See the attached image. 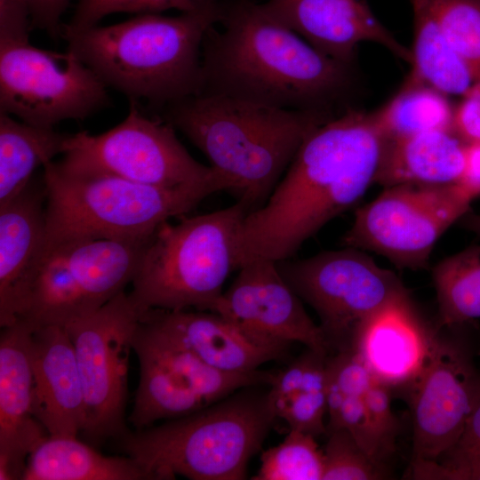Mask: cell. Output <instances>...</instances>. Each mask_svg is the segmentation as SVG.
Segmentation results:
<instances>
[{
  "mask_svg": "<svg viewBox=\"0 0 480 480\" xmlns=\"http://www.w3.org/2000/svg\"><path fill=\"white\" fill-rule=\"evenodd\" d=\"M146 240L81 239L45 247L21 316L32 329L89 315L132 284Z\"/></svg>",
  "mask_w": 480,
  "mask_h": 480,
  "instance_id": "ba28073f",
  "label": "cell"
},
{
  "mask_svg": "<svg viewBox=\"0 0 480 480\" xmlns=\"http://www.w3.org/2000/svg\"><path fill=\"white\" fill-rule=\"evenodd\" d=\"M363 400L384 457L394 450L398 428L397 419L391 407L389 387L376 380L364 394Z\"/></svg>",
  "mask_w": 480,
  "mask_h": 480,
  "instance_id": "d590c367",
  "label": "cell"
},
{
  "mask_svg": "<svg viewBox=\"0 0 480 480\" xmlns=\"http://www.w3.org/2000/svg\"><path fill=\"white\" fill-rule=\"evenodd\" d=\"M29 0H0V44L28 41Z\"/></svg>",
  "mask_w": 480,
  "mask_h": 480,
  "instance_id": "74e56055",
  "label": "cell"
},
{
  "mask_svg": "<svg viewBox=\"0 0 480 480\" xmlns=\"http://www.w3.org/2000/svg\"><path fill=\"white\" fill-rule=\"evenodd\" d=\"M33 412L49 436H77L85 422L84 396L72 340L64 326L32 329Z\"/></svg>",
  "mask_w": 480,
  "mask_h": 480,
  "instance_id": "44dd1931",
  "label": "cell"
},
{
  "mask_svg": "<svg viewBox=\"0 0 480 480\" xmlns=\"http://www.w3.org/2000/svg\"><path fill=\"white\" fill-rule=\"evenodd\" d=\"M460 222L463 228L480 236V213L469 211L460 219Z\"/></svg>",
  "mask_w": 480,
  "mask_h": 480,
  "instance_id": "7bdbcfd3",
  "label": "cell"
},
{
  "mask_svg": "<svg viewBox=\"0 0 480 480\" xmlns=\"http://www.w3.org/2000/svg\"><path fill=\"white\" fill-rule=\"evenodd\" d=\"M386 142L374 112L348 109L313 131L266 203L243 219L237 269L256 258H292L351 208L375 182Z\"/></svg>",
  "mask_w": 480,
  "mask_h": 480,
  "instance_id": "6da1fadb",
  "label": "cell"
},
{
  "mask_svg": "<svg viewBox=\"0 0 480 480\" xmlns=\"http://www.w3.org/2000/svg\"><path fill=\"white\" fill-rule=\"evenodd\" d=\"M452 132L464 142H480V84L474 83L453 110Z\"/></svg>",
  "mask_w": 480,
  "mask_h": 480,
  "instance_id": "f35d334b",
  "label": "cell"
},
{
  "mask_svg": "<svg viewBox=\"0 0 480 480\" xmlns=\"http://www.w3.org/2000/svg\"><path fill=\"white\" fill-rule=\"evenodd\" d=\"M160 113L204 154L249 212L266 203L307 137L335 116L208 93L171 103Z\"/></svg>",
  "mask_w": 480,
  "mask_h": 480,
  "instance_id": "277c9868",
  "label": "cell"
},
{
  "mask_svg": "<svg viewBox=\"0 0 480 480\" xmlns=\"http://www.w3.org/2000/svg\"><path fill=\"white\" fill-rule=\"evenodd\" d=\"M70 0H29L31 26L46 33L53 39L61 36V18Z\"/></svg>",
  "mask_w": 480,
  "mask_h": 480,
  "instance_id": "ab89813d",
  "label": "cell"
},
{
  "mask_svg": "<svg viewBox=\"0 0 480 480\" xmlns=\"http://www.w3.org/2000/svg\"><path fill=\"white\" fill-rule=\"evenodd\" d=\"M239 202L222 210L163 223L143 252L129 292L143 309L213 312L236 265Z\"/></svg>",
  "mask_w": 480,
  "mask_h": 480,
  "instance_id": "52a82bcc",
  "label": "cell"
},
{
  "mask_svg": "<svg viewBox=\"0 0 480 480\" xmlns=\"http://www.w3.org/2000/svg\"><path fill=\"white\" fill-rule=\"evenodd\" d=\"M374 114L387 140L452 131L453 110L446 95L423 84L404 83Z\"/></svg>",
  "mask_w": 480,
  "mask_h": 480,
  "instance_id": "f1b7e54d",
  "label": "cell"
},
{
  "mask_svg": "<svg viewBox=\"0 0 480 480\" xmlns=\"http://www.w3.org/2000/svg\"><path fill=\"white\" fill-rule=\"evenodd\" d=\"M148 479L132 458L106 456L77 436H47L29 453L22 480Z\"/></svg>",
  "mask_w": 480,
  "mask_h": 480,
  "instance_id": "d4e9b609",
  "label": "cell"
},
{
  "mask_svg": "<svg viewBox=\"0 0 480 480\" xmlns=\"http://www.w3.org/2000/svg\"><path fill=\"white\" fill-rule=\"evenodd\" d=\"M435 339L407 294L388 302L365 320L351 348L375 380L390 388L414 382L427 364Z\"/></svg>",
  "mask_w": 480,
  "mask_h": 480,
  "instance_id": "7402d4cb",
  "label": "cell"
},
{
  "mask_svg": "<svg viewBox=\"0 0 480 480\" xmlns=\"http://www.w3.org/2000/svg\"><path fill=\"white\" fill-rule=\"evenodd\" d=\"M326 354L308 350L274 372L268 400L290 429L315 437L326 435Z\"/></svg>",
  "mask_w": 480,
  "mask_h": 480,
  "instance_id": "cb8c5ba5",
  "label": "cell"
},
{
  "mask_svg": "<svg viewBox=\"0 0 480 480\" xmlns=\"http://www.w3.org/2000/svg\"><path fill=\"white\" fill-rule=\"evenodd\" d=\"M326 370L345 396L363 397L376 381L372 372L352 348L328 355Z\"/></svg>",
  "mask_w": 480,
  "mask_h": 480,
  "instance_id": "e575fe53",
  "label": "cell"
},
{
  "mask_svg": "<svg viewBox=\"0 0 480 480\" xmlns=\"http://www.w3.org/2000/svg\"><path fill=\"white\" fill-rule=\"evenodd\" d=\"M46 192L43 177L0 207V325L24 309L46 245Z\"/></svg>",
  "mask_w": 480,
  "mask_h": 480,
  "instance_id": "ffe728a7",
  "label": "cell"
},
{
  "mask_svg": "<svg viewBox=\"0 0 480 480\" xmlns=\"http://www.w3.org/2000/svg\"><path fill=\"white\" fill-rule=\"evenodd\" d=\"M238 271L213 312L262 343L290 346L300 342L307 348L330 354L323 331L309 317L276 261L252 259Z\"/></svg>",
  "mask_w": 480,
  "mask_h": 480,
  "instance_id": "9a60e30c",
  "label": "cell"
},
{
  "mask_svg": "<svg viewBox=\"0 0 480 480\" xmlns=\"http://www.w3.org/2000/svg\"><path fill=\"white\" fill-rule=\"evenodd\" d=\"M132 348L140 377L129 420L136 429L193 413L244 387L269 386L274 376V372L260 370L226 372L211 367L141 318Z\"/></svg>",
  "mask_w": 480,
  "mask_h": 480,
  "instance_id": "5bb4252c",
  "label": "cell"
},
{
  "mask_svg": "<svg viewBox=\"0 0 480 480\" xmlns=\"http://www.w3.org/2000/svg\"><path fill=\"white\" fill-rule=\"evenodd\" d=\"M347 429L361 448L382 463L383 455L363 397L345 396L340 415V428Z\"/></svg>",
  "mask_w": 480,
  "mask_h": 480,
  "instance_id": "8d00e7d4",
  "label": "cell"
},
{
  "mask_svg": "<svg viewBox=\"0 0 480 480\" xmlns=\"http://www.w3.org/2000/svg\"><path fill=\"white\" fill-rule=\"evenodd\" d=\"M32 328L18 320L0 336V480L22 479L32 450L48 435L33 412Z\"/></svg>",
  "mask_w": 480,
  "mask_h": 480,
  "instance_id": "ac0fdd59",
  "label": "cell"
},
{
  "mask_svg": "<svg viewBox=\"0 0 480 480\" xmlns=\"http://www.w3.org/2000/svg\"><path fill=\"white\" fill-rule=\"evenodd\" d=\"M412 384V460H436L460 441L480 376L463 348L436 338Z\"/></svg>",
  "mask_w": 480,
  "mask_h": 480,
  "instance_id": "2e32d148",
  "label": "cell"
},
{
  "mask_svg": "<svg viewBox=\"0 0 480 480\" xmlns=\"http://www.w3.org/2000/svg\"><path fill=\"white\" fill-rule=\"evenodd\" d=\"M432 276L438 327H470L480 337V244L443 260Z\"/></svg>",
  "mask_w": 480,
  "mask_h": 480,
  "instance_id": "83f0119b",
  "label": "cell"
},
{
  "mask_svg": "<svg viewBox=\"0 0 480 480\" xmlns=\"http://www.w3.org/2000/svg\"><path fill=\"white\" fill-rule=\"evenodd\" d=\"M322 449L324 469L322 480H377L386 476L382 463L370 457L345 428L326 434Z\"/></svg>",
  "mask_w": 480,
  "mask_h": 480,
  "instance_id": "1f68e13d",
  "label": "cell"
},
{
  "mask_svg": "<svg viewBox=\"0 0 480 480\" xmlns=\"http://www.w3.org/2000/svg\"><path fill=\"white\" fill-rule=\"evenodd\" d=\"M413 14L411 71L404 83L444 95L463 96L474 84L466 64L423 0H410Z\"/></svg>",
  "mask_w": 480,
  "mask_h": 480,
  "instance_id": "484cf974",
  "label": "cell"
},
{
  "mask_svg": "<svg viewBox=\"0 0 480 480\" xmlns=\"http://www.w3.org/2000/svg\"><path fill=\"white\" fill-rule=\"evenodd\" d=\"M144 311L124 291L98 310L64 326L74 346L84 396L82 434L92 442L126 433L130 354Z\"/></svg>",
  "mask_w": 480,
  "mask_h": 480,
  "instance_id": "4fadbf2b",
  "label": "cell"
},
{
  "mask_svg": "<svg viewBox=\"0 0 480 480\" xmlns=\"http://www.w3.org/2000/svg\"><path fill=\"white\" fill-rule=\"evenodd\" d=\"M45 247L81 239L146 240L171 218L183 217L213 187L165 188L60 160L44 165Z\"/></svg>",
  "mask_w": 480,
  "mask_h": 480,
  "instance_id": "8992f818",
  "label": "cell"
},
{
  "mask_svg": "<svg viewBox=\"0 0 480 480\" xmlns=\"http://www.w3.org/2000/svg\"><path fill=\"white\" fill-rule=\"evenodd\" d=\"M266 386L244 387L193 413L126 432L120 448L151 480L245 479L277 419Z\"/></svg>",
  "mask_w": 480,
  "mask_h": 480,
  "instance_id": "5b68a950",
  "label": "cell"
},
{
  "mask_svg": "<svg viewBox=\"0 0 480 480\" xmlns=\"http://www.w3.org/2000/svg\"><path fill=\"white\" fill-rule=\"evenodd\" d=\"M70 135L0 111V207L24 190L38 167L66 152Z\"/></svg>",
  "mask_w": 480,
  "mask_h": 480,
  "instance_id": "4316f807",
  "label": "cell"
},
{
  "mask_svg": "<svg viewBox=\"0 0 480 480\" xmlns=\"http://www.w3.org/2000/svg\"><path fill=\"white\" fill-rule=\"evenodd\" d=\"M141 320L202 362L226 372H249L284 358L290 346L262 343L218 313L146 309Z\"/></svg>",
  "mask_w": 480,
  "mask_h": 480,
  "instance_id": "d6986e66",
  "label": "cell"
},
{
  "mask_svg": "<svg viewBox=\"0 0 480 480\" xmlns=\"http://www.w3.org/2000/svg\"><path fill=\"white\" fill-rule=\"evenodd\" d=\"M196 4V0H78L67 25L84 28L98 25L103 18L116 12L160 14L171 9L185 12L193 10Z\"/></svg>",
  "mask_w": 480,
  "mask_h": 480,
  "instance_id": "d6a6232c",
  "label": "cell"
},
{
  "mask_svg": "<svg viewBox=\"0 0 480 480\" xmlns=\"http://www.w3.org/2000/svg\"><path fill=\"white\" fill-rule=\"evenodd\" d=\"M276 263L288 284L319 316L329 353L351 348L365 320L388 302L409 294L395 273L356 248Z\"/></svg>",
  "mask_w": 480,
  "mask_h": 480,
  "instance_id": "30bf717a",
  "label": "cell"
},
{
  "mask_svg": "<svg viewBox=\"0 0 480 480\" xmlns=\"http://www.w3.org/2000/svg\"><path fill=\"white\" fill-rule=\"evenodd\" d=\"M443 463L418 460L412 462L414 479L480 480V449L452 450Z\"/></svg>",
  "mask_w": 480,
  "mask_h": 480,
  "instance_id": "836d02e7",
  "label": "cell"
},
{
  "mask_svg": "<svg viewBox=\"0 0 480 480\" xmlns=\"http://www.w3.org/2000/svg\"><path fill=\"white\" fill-rule=\"evenodd\" d=\"M464 143L452 131L438 130L387 140L375 183H457L464 164Z\"/></svg>",
  "mask_w": 480,
  "mask_h": 480,
  "instance_id": "603a6c76",
  "label": "cell"
},
{
  "mask_svg": "<svg viewBox=\"0 0 480 480\" xmlns=\"http://www.w3.org/2000/svg\"><path fill=\"white\" fill-rule=\"evenodd\" d=\"M196 1L178 16L140 14L84 28L63 24L61 37L108 88L160 110L201 92L202 44L220 20L222 1Z\"/></svg>",
  "mask_w": 480,
  "mask_h": 480,
  "instance_id": "3957f363",
  "label": "cell"
},
{
  "mask_svg": "<svg viewBox=\"0 0 480 480\" xmlns=\"http://www.w3.org/2000/svg\"><path fill=\"white\" fill-rule=\"evenodd\" d=\"M474 199L458 182L386 188L356 211L342 244L375 252L401 268H425L436 241Z\"/></svg>",
  "mask_w": 480,
  "mask_h": 480,
  "instance_id": "8fae6325",
  "label": "cell"
},
{
  "mask_svg": "<svg viewBox=\"0 0 480 480\" xmlns=\"http://www.w3.org/2000/svg\"><path fill=\"white\" fill-rule=\"evenodd\" d=\"M480 449V386L460 441L451 450L470 451ZM450 452V451H449Z\"/></svg>",
  "mask_w": 480,
  "mask_h": 480,
  "instance_id": "b9f144b4",
  "label": "cell"
},
{
  "mask_svg": "<svg viewBox=\"0 0 480 480\" xmlns=\"http://www.w3.org/2000/svg\"><path fill=\"white\" fill-rule=\"evenodd\" d=\"M218 23L203 41L200 93L330 112L350 88V65L313 47L263 4L222 1Z\"/></svg>",
  "mask_w": 480,
  "mask_h": 480,
  "instance_id": "7a4b0ae2",
  "label": "cell"
},
{
  "mask_svg": "<svg viewBox=\"0 0 480 480\" xmlns=\"http://www.w3.org/2000/svg\"><path fill=\"white\" fill-rule=\"evenodd\" d=\"M263 5L313 47L345 64L351 65L364 42L411 61V51L377 19L366 0H268Z\"/></svg>",
  "mask_w": 480,
  "mask_h": 480,
  "instance_id": "e0dca14e",
  "label": "cell"
},
{
  "mask_svg": "<svg viewBox=\"0 0 480 480\" xmlns=\"http://www.w3.org/2000/svg\"><path fill=\"white\" fill-rule=\"evenodd\" d=\"M126 117L100 134L71 133L60 159L65 164L111 173L138 183L165 188L210 186L229 191L228 181L196 161L161 118L147 116L129 101Z\"/></svg>",
  "mask_w": 480,
  "mask_h": 480,
  "instance_id": "9c48e42d",
  "label": "cell"
},
{
  "mask_svg": "<svg viewBox=\"0 0 480 480\" xmlns=\"http://www.w3.org/2000/svg\"><path fill=\"white\" fill-rule=\"evenodd\" d=\"M314 436L290 429L284 439L261 453L253 480H322L323 450Z\"/></svg>",
  "mask_w": 480,
  "mask_h": 480,
  "instance_id": "f546056e",
  "label": "cell"
},
{
  "mask_svg": "<svg viewBox=\"0 0 480 480\" xmlns=\"http://www.w3.org/2000/svg\"><path fill=\"white\" fill-rule=\"evenodd\" d=\"M458 183L475 199L480 196V142L466 143L463 170Z\"/></svg>",
  "mask_w": 480,
  "mask_h": 480,
  "instance_id": "60d3db41",
  "label": "cell"
},
{
  "mask_svg": "<svg viewBox=\"0 0 480 480\" xmlns=\"http://www.w3.org/2000/svg\"><path fill=\"white\" fill-rule=\"evenodd\" d=\"M107 85L76 54L29 41L0 44V111L52 127L84 120L111 104Z\"/></svg>",
  "mask_w": 480,
  "mask_h": 480,
  "instance_id": "7c38bea8",
  "label": "cell"
},
{
  "mask_svg": "<svg viewBox=\"0 0 480 480\" xmlns=\"http://www.w3.org/2000/svg\"><path fill=\"white\" fill-rule=\"evenodd\" d=\"M480 84V0H423Z\"/></svg>",
  "mask_w": 480,
  "mask_h": 480,
  "instance_id": "4dcf8cb0",
  "label": "cell"
}]
</instances>
